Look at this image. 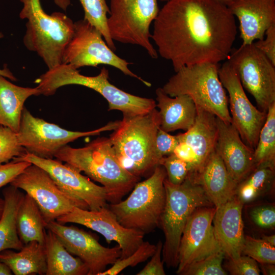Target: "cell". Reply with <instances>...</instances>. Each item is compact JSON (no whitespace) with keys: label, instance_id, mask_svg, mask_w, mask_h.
Returning <instances> with one entry per match:
<instances>
[{"label":"cell","instance_id":"f5cc1de1","mask_svg":"<svg viewBox=\"0 0 275 275\" xmlns=\"http://www.w3.org/2000/svg\"><path fill=\"white\" fill-rule=\"evenodd\" d=\"M3 163L0 161V165L2 164Z\"/></svg>","mask_w":275,"mask_h":275},{"label":"cell","instance_id":"9a60e30c","mask_svg":"<svg viewBox=\"0 0 275 275\" xmlns=\"http://www.w3.org/2000/svg\"><path fill=\"white\" fill-rule=\"evenodd\" d=\"M13 160L28 161L41 168L61 190L85 203L89 210L97 211L107 206L106 188L96 184L66 163L63 164L57 159L42 158L29 153Z\"/></svg>","mask_w":275,"mask_h":275},{"label":"cell","instance_id":"60d3db41","mask_svg":"<svg viewBox=\"0 0 275 275\" xmlns=\"http://www.w3.org/2000/svg\"><path fill=\"white\" fill-rule=\"evenodd\" d=\"M32 163L13 160L0 165V188L10 182Z\"/></svg>","mask_w":275,"mask_h":275},{"label":"cell","instance_id":"d590c367","mask_svg":"<svg viewBox=\"0 0 275 275\" xmlns=\"http://www.w3.org/2000/svg\"><path fill=\"white\" fill-rule=\"evenodd\" d=\"M242 255L249 256L259 263L275 264V246L262 239L244 236Z\"/></svg>","mask_w":275,"mask_h":275},{"label":"cell","instance_id":"83f0119b","mask_svg":"<svg viewBox=\"0 0 275 275\" xmlns=\"http://www.w3.org/2000/svg\"><path fill=\"white\" fill-rule=\"evenodd\" d=\"M4 206L0 218V252L7 249L19 251L23 246L17 229V214L24 195L10 185L3 190Z\"/></svg>","mask_w":275,"mask_h":275},{"label":"cell","instance_id":"d4e9b609","mask_svg":"<svg viewBox=\"0 0 275 275\" xmlns=\"http://www.w3.org/2000/svg\"><path fill=\"white\" fill-rule=\"evenodd\" d=\"M40 95L37 87H20L0 75V125L17 133L25 101L31 96Z\"/></svg>","mask_w":275,"mask_h":275},{"label":"cell","instance_id":"4dcf8cb0","mask_svg":"<svg viewBox=\"0 0 275 275\" xmlns=\"http://www.w3.org/2000/svg\"><path fill=\"white\" fill-rule=\"evenodd\" d=\"M255 168L275 170V102L268 108L266 120L254 150Z\"/></svg>","mask_w":275,"mask_h":275},{"label":"cell","instance_id":"c3c4849f","mask_svg":"<svg viewBox=\"0 0 275 275\" xmlns=\"http://www.w3.org/2000/svg\"><path fill=\"white\" fill-rule=\"evenodd\" d=\"M262 239L270 245L275 246V235H264L262 237Z\"/></svg>","mask_w":275,"mask_h":275},{"label":"cell","instance_id":"74e56055","mask_svg":"<svg viewBox=\"0 0 275 275\" xmlns=\"http://www.w3.org/2000/svg\"><path fill=\"white\" fill-rule=\"evenodd\" d=\"M159 165L164 168L168 180L174 185L181 184L187 177L189 171L188 164L174 153L163 157Z\"/></svg>","mask_w":275,"mask_h":275},{"label":"cell","instance_id":"30bf717a","mask_svg":"<svg viewBox=\"0 0 275 275\" xmlns=\"http://www.w3.org/2000/svg\"><path fill=\"white\" fill-rule=\"evenodd\" d=\"M62 63L69 64L76 69L102 64L112 66L146 86H151L150 82L129 69L128 65L131 63L115 54L99 30L84 19L74 23V33L64 51Z\"/></svg>","mask_w":275,"mask_h":275},{"label":"cell","instance_id":"44dd1931","mask_svg":"<svg viewBox=\"0 0 275 275\" xmlns=\"http://www.w3.org/2000/svg\"><path fill=\"white\" fill-rule=\"evenodd\" d=\"M227 6L238 18L243 45L263 39L275 24V0H231Z\"/></svg>","mask_w":275,"mask_h":275},{"label":"cell","instance_id":"8fae6325","mask_svg":"<svg viewBox=\"0 0 275 275\" xmlns=\"http://www.w3.org/2000/svg\"><path fill=\"white\" fill-rule=\"evenodd\" d=\"M227 61L243 88L254 97L259 109L267 113L275 102V65L254 42L233 48Z\"/></svg>","mask_w":275,"mask_h":275},{"label":"cell","instance_id":"ac0fdd59","mask_svg":"<svg viewBox=\"0 0 275 275\" xmlns=\"http://www.w3.org/2000/svg\"><path fill=\"white\" fill-rule=\"evenodd\" d=\"M215 211L214 206L200 207L188 219L178 250L177 274L182 275L194 262L222 250L212 225Z\"/></svg>","mask_w":275,"mask_h":275},{"label":"cell","instance_id":"cb8c5ba5","mask_svg":"<svg viewBox=\"0 0 275 275\" xmlns=\"http://www.w3.org/2000/svg\"><path fill=\"white\" fill-rule=\"evenodd\" d=\"M156 95L162 130L167 132L178 129L187 131L194 125L197 107L189 96L180 95L171 97L161 88L156 89Z\"/></svg>","mask_w":275,"mask_h":275},{"label":"cell","instance_id":"bcb514c9","mask_svg":"<svg viewBox=\"0 0 275 275\" xmlns=\"http://www.w3.org/2000/svg\"><path fill=\"white\" fill-rule=\"evenodd\" d=\"M12 272L4 263L0 261V275H11Z\"/></svg>","mask_w":275,"mask_h":275},{"label":"cell","instance_id":"7402d4cb","mask_svg":"<svg viewBox=\"0 0 275 275\" xmlns=\"http://www.w3.org/2000/svg\"><path fill=\"white\" fill-rule=\"evenodd\" d=\"M197 116L194 125L185 132L177 135L179 142L187 145L194 156V163L188 176L194 178L215 151L217 128L216 116L197 106Z\"/></svg>","mask_w":275,"mask_h":275},{"label":"cell","instance_id":"816d5d0a","mask_svg":"<svg viewBox=\"0 0 275 275\" xmlns=\"http://www.w3.org/2000/svg\"><path fill=\"white\" fill-rule=\"evenodd\" d=\"M160 1H162V2H167L169 0H160Z\"/></svg>","mask_w":275,"mask_h":275},{"label":"cell","instance_id":"9c48e42d","mask_svg":"<svg viewBox=\"0 0 275 275\" xmlns=\"http://www.w3.org/2000/svg\"><path fill=\"white\" fill-rule=\"evenodd\" d=\"M109 8L107 26L112 40L139 45L157 59L149 29L159 11L157 0H111Z\"/></svg>","mask_w":275,"mask_h":275},{"label":"cell","instance_id":"4fadbf2b","mask_svg":"<svg viewBox=\"0 0 275 275\" xmlns=\"http://www.w3.org/2000/svg\"><path fill=\"white\" fill-rule=\"evenodd\" d=\"M10 184L25 191L34 200L45 225L68 213L74 207L89 210L85 203L61 190L44 170L32 163Z\"/></svg>","mask_w":275,"mask_h":275},{"label":"cell","instance_id":"681fc988","mask_svg":"<svg viewBox=\"0 0 275 275\" xmlns=\"http://www.w3.org/2000/svg\"><path fill=\"white\" fill-rule=\"evenodd\" d=\"M4 206V200L0 198V218L2 216Z\"/></svg>","mask_w":275,"mask_h":275},{"label":"cell","instance_id":"e0dca14e","mask_svg":"<svg viewBox=\"0 0 275 275\" xmlns=\"http://www.w3.org/2000/svg\"><path fill=\"white\" fill-rule=\"evenodd\" d=\"M45 229L53 232L66 250L80 258L89 269L88 275H99L113 265L121 257V250L118 245L106 248L99 243L91 234L78 228L51 221Z\"/></svg>","mask_w":275,"mask_h":275},{"label":"cell","instance_id":"7bdbcfd3","mask_svg":"<svg viewBox=\"0 0 275 275\" xmlns=\"http://www.w3.org/2000/svg\"><path fill=\"white\" fill-rule=\"evenodd\" d=\"M265 36V38L257 40L254 44L275 65V24L266 31Z\"/></svg>","mask_w":275,"mask_h":275},{"label":"cell","instance_id":"603a6c76","mask_svg":"<svg viewBox=\"0 0 275 275\" xmlns=\"http://www.w3.org/2000/svg\"><path fill=\"white\" fill-rule=\"evenodd\" d=\"M191 179L202 186L215 208L236 195L237 183L230 175L222 159L215 151L198 174Z\"/></svg>","mask_w":275,"mask_h":275},{"label":"cell","instance_id":"7dc6e473","mask_svg":"<svg viewBox=\"0 0 275 275\" xmlns=\"http://www.w3.org/2000/svg\"><path fill=\"white\" fill-rule=\"evenodd\" d=\"M54 2L57 5L65 11L70 4V0H54Z\"/></svg>","mask_w":275,"mask_h":275},{"label":"cell","instance_id":"d6a6232c","mask_svg":"<svg viewBox=\"0 0 275 275\" xmlns=\"http://www.w3.org/2000/svg\"><path fill=\"white\" fill-rule=\"evenodd\" d=\"M225 256L222 250L212 253L191 264L182 275H226L222 266Z\"/></svg>","mask_w":275,"mask_h":275},{"label":"cell","instance_id":"f1b7e54d","mask_svg":"<svg viewBox=\"0 0 275 275\" xmlns=\"http://www.w3.org/2000/svg\"><path fill=\"white\" fill-rule=\"evenodd\" d=\"M41 211L34 200L24 196L17 214V229L23 244L36 241L44 244L45 227Z\"/></svg>","mask_w":275,"mask_h":275},{"label":"cell","instance_id":"b9f144b4","mask_svg":"<svg viewBox=\"0 0 275 275\" xmlns=\"http://www.w3.org/2000/svg\"><path fill=\"white\" fill-rule=\"evenodd\" d=\"M163 243L159 240L156 245V250L151 259L137 275H165L163 261L161 260Z\"/></svg>","mask_w":275,"mask_h":275},{"label":"cell","instance_id":"ab89813d","mask_svg":"<svg viewBox=\"0 0 275 275\" xmlns=\"http://www.w3.org/2000/svg\"><path fill=\"white\" fill-rule=\"evenodd\" d=\"M179 143L177 135H172L159 128L155 140V153L159 162L167 156L173 153Z\"/></svg>","mask_w":275,"mask_h":275},{"label":"cell","instance_id":"2e32d148","mask_svg":"<svg viewBox=\"0 0 275 275\" xmlns=\"http://www.w3.org/2000/svg\"><path fill=\"white\" fill-rule=\"evenodd\" d=\"M56 221L80 224L101 234L108 243L116 242L121 250V259L134 253L144 241V232L123 226L107 206L97 211L74 207Z\"/></svg>","mask_w":275,"mask_h":275},{"label":"cell","instance_id":"ffe728a7","mask_svg":"<svg viewBox=\"0 0 275 275\" xmlns=\"http://www.w3.org/2000/svg\"><path fill=\"white\" fill-rule=\"evenodd\" d=\"M236 195L219 207L213 218L214 232L222 250L228 259L242 255L244 241L242 209Z\"/></svg>","mask_w":275,"mask_h":275},{"label":"cell","instance_id":"f907efd6","mask_svg":"<svg viewBox=\"0 0 275 275\" xmlns=\"http://www.w3.org/2000/svg\"><path fill=\"white\" fill-rule=\"evenodd\" d=\"M217 1L227 6H228L231 1V0H217Z\"/></svg>","mask_w":275,"mask_h":275},{"label":"cell","instance_id":"7c38bea8","mask_svg":"<svg viewBox=\"0 0 275 275\" xmlns=\"http://www.w3.org/2000/svg\"><path fill=\"white\" fill-rule=\"evenodd\" d=\"M120 122H110L93 130L73 131L35 117L24 107L17 134L19 143L28 153L42 158H52L68 143L82 136L97 135L104 131L114 130Z\"/></svg>","mask_w":275,"mask_h":275},{"label":"cell","instance_id":"6da1fadb","mask_svg":"<svg viewBox=\"0 0 275 275\" xmlns=\"http://www.w3.org/2000/svg\"><path fill=\"white\" fill-rule=\"evenodd\" d=\"M153 22L157 53L175 72L227 60L237 34L235 16L217 0H169Z\"/></svg>","mask_w":275,"mask_h":275},{"label":"cell","instance_id":"3957f363","mask_svg":"<svg viewBox=\"0 0 275 275\" xmlns=\"http://www.w3.org/2000/svg\"><path fill=\"white\" fill-rule=\"evenodd\" d=\"M160 121L155 108L145 114L123 115L109 138L121 166L140 178L151 174L159 165L155 146Z\"/></svg>","mask_w":275,"mask_h":275},{"label":"cell","instance_id":"8992f818","mask_svg":"<svg viewBox=\"0 0 275 275\" xmlns=\"http://www.w3.org/2000/svg\"><path fill=\"white\" fill-rule=\"evenodd\" d=\"M163 183L166 202L159 221L165 237L162 260L168 267H177L180 239L188 219L198 208L213 205L202 186L188 176L179 185L172 184L167 177Z\"/></svg>","mask_w":275,"mask_h":275},{"label":"cell","instance_id":"7a4b0ae2","mask_svg":"<svg viewBox=\"0 0 275 275\" xmlns=\"http://www.w3.org/2000/svg\"><path fill=\"white\" fill-rule=\"evenodd\" d=\"M54 157L100 183L111 204L120 201L140 179L121 166L107 138H97L82 148L65 145Z\"/></svg>","mask_w":275,"mask_h":275},{"label":"cell","instance_id":"1f68e13d","mask_svg":"<svg viewBox=\"0 0 275 275\" xmlns=\"http://www.w3.org/2000/svg\"><path fill=\"white\" fill-rule=\"evenodd\" d=\"M84 11V19L101 33L109 47L114 51L116 47L107 26V14L109 12L105 0H79Z\"/></svg>","mask_w":275,"mask_h":275},{"label":"cell","instance_id":"5b68a950","mask_svg":"<svg viewBox=\"0 0 275 275\" xmlns=\"http://www.w3.org/2000/svg\"><path fill=\"white\" fill-rule=\"evenodd\" d=\"M20 1L23 7L19 17L27 20L23 38L26 48L37 52L48 69L62 63L64 51L74 33V22L61 12L47 14L40 0Z\"/></svg>","mask_w":275,"mask_h":275},{"label":"cell","instance_id":"836d02e7","mask_svg":"<svg viewBox=\"0 0 275 275\" xmlns=\"http://www.w3.org/2000/svg\"><path fill=\"white\" fill-rule=\"evenodd\" d=\"M156 246L148 241H143L138 249L129 256L118 258L109 269L99 275H116L129 266H135L146 261L154 253Z\"/></svg>","mask_w":275,"mask_h":275},{"label":"cell","instance_id":"277c9868","mask_svg":"<svg viewBox=\"0 0 275 275\" xmlns=\"http://www.w3.org/2000/svg\"><path fill=\"white\" fill-rule=\"evenodd\" d=\"M108 71L102 68L94 76L80 74L77 69L68 64L61 63L48 70L36 80L41 95H52L61 87L77 85L99 93L108 102V110H119L123 115L135 116L147 114L156 106L155 101L135 96L122 91L108 80Z\"/></svg>","mask_w":275,"mask_h":275},{"label":"cell","instance_id":"d6986e66","mask_svg":"<svg viewBox=\"0 0 275 275\" xmlns=\"http://www.w3.org/2000/svg\"><path fill=\"white\" fill-rule=\"evenodd\" d=\"M217 134L215 151L237 184L255 169L254 150L246 145L231 123L216 117Z\"/></svg>","mask_w":275,"mask_h":275},{"label":"cell","instance_id":"e575fe53","mask_svg":"<svg viewBox=\"0 0 275 275\" xmlns=\"http://www.w3.org/2000/svg\"><path fill=\"white\" fill-rule=\"evenodd\" d=\"M26 153V150L19 142L17 132L0 125V161L6 163Z\"/></svg>","mask_w":275,"mask_h":275},{"label":"cell","instance_id":"484cf974","mask_svg":"<svg viewBox=\"0 0 275 275\" xmlns=\"http://www.w3.org/2000/svg\"><path fill=\"white\" fill-rule=\"evenodd\" d=\"M0 261L15 275L45 274L47 268L44 244L33 241L15 252L10 249L0 252Z\"/></svg>","mask_w":275,"mask_h":275},{"label":"cell","instance_id":"ee69618b","mask_svg":"<svg viewBox=\"0 0 275 275\" xmlns=\"http://www.w3.org/2000/svg\"><path fill=\"white\" fill-rule=\"evenodd\" d=\"M4 35L0 32V39L3 38ZM0 75H2L12 81H16V78L13 74L11 71L7 67V65H5L3 69L0 68Z\"/></svg>","mask_w":275,"mask_h":275},{"label":"cell","instance_id":"4316f807","mask_svg":"<svg viewBox=\"0 0 275 275\" xmlns=\"http://www.w3.org/2000/svg\"><path fill=\"white\" fill-rule=\"evenodd\" d=\"M44 244L46 275H88L89 269L86 264L78 257H74L49 230H45Z\"/></svg>","mask_w":275,"mask_h":275},{"label":"cell","instance_id":"ba28073f","mask_svg":"<svg viewBox=\"0 0 275 275\" xmlns=\"http://www.w3.org/2000/svg\"><path fill=\"white\" fill-rule=\"evenodd\" d=\"M164 168L155 167L146 180L138 182L124 200L111 204L108 208L124 227L141 231L145 234L159 225L166 202Z\"/></svg>","mask_w":275,"mask_h":275},{"label":"cell","instance_id":"f546056e","mask_svg":"<svg viewBox=\"0 0 275 275\" xmlns=\"http://www.w3.org/2000/svg\"><path fill=\"white\" fill-rule=\"evenodd\" d=\"M274 186V170L255 168L237 184L236 195L244 205L269 194Z\"/></svg>","mask_w":275,"mask_h":275},{"label":"cell","instance_id":"f35d334b","mask_svg":"<svg viewBox=\"0 0 275 275\" xmlns=\"http://www.w3.org/2000/svg\"><path fill=\"white\" fill-rule=\"evenodd\" d=\"M224 268L232 275H259L260 273L257 262L246 255H241L236 259H229Z\"/></svg>","mask_w":275,"mask_h":275},{"label":"cell","instance_id":"f6af8a7d","mask_svg":"<svg viewBox=\"0 0 275 275\" xmlns=\"http://www.w3.org/2000/svg\"><path fill=\"white\" fill-rule=\"evenodd\" d=\"M261 270L263 273L265 275H274L275 266L274 264L271 263H259Z\"/></svg>","mask_w":275,"mask_h":275},{"label":"cell","instance_id":"5bb4252c","mask_svg":"<svg viewBox=\"0 0 275 275\" xmlns=\"http://www.w3.org/2000/svg\"><path fill=\"white\" fill-rule=\"evenodd\" d=\"M218 76L228 93L231 123L237 130L243 142L254 150L267 113L252 104L236 71L228 61L219 67Z\"/></svg>","mask_w":275,"mask_h":275},{"label":"cell","instance_id":"52a82bcc","mask_svg":"<svg viewBox=\"0 0 275 275\" xmlns=\"http://www.w3.org/2000/svg\"><path fill=\"white\" fill-rule=\"evenodd\" d=\"M219 67V64L210 63L184 66L161 88L171 97L188 95L196 105L231 123L228 97L218 76Z\"/></svg>","mask_w":275,"mask_h":275},{"label":"cell","instance_id":"8d00e7d4","mask_svg":"<svg viewBox=\"0 0 275 275\" xmlns=\"http://www.w3.org/2000/svg\"><path fill=\"white\" fill-rule=\"evenodd\" d=\"M248 217L256 228L261 230L273 229L275 226L274 205L270 203L253 205L248 210Z\"/></svg>","mask_w":275,"mask_h":275}]
</instances>
